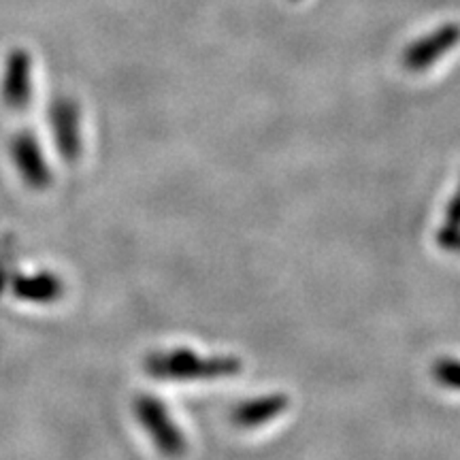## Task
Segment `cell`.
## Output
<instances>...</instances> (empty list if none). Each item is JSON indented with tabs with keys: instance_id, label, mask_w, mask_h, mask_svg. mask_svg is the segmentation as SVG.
Returning <instances> with one entry per match:
<instances>
[{
	"instance_id": "cell-1",
	"label": "cell",
	"mask_w": 460,
	"mask_h": 460,
	"mask_svg": "<svg viewBox=\"0 0 460 460\" xmlns=\"http://www.w3.org/2000/svg\"><path fill=\"white\" fill-rule=\"evenodd\" d=\"M243 365L234 356H200L192 349L177 348L154 352L146 358V371L164 382H209L233 377Z\"/></svg>"
},
{
	"instance_id": "cell-2",
	"label": "cell",
	"mask_w": 460,
	"mask_h": 460,
	"mask_svg": "<svg viewBox=\"0 0 460 460\" xmlns=\"http://www.w3.org/2000/svg\"><path fill=\"white\" fill-rule=\"evenodd\" d=\"M132 407H135V416L139 420L143 430L149 435V439H152V444L156 446L160 454L175 458L186 452L183 433L175 424V420L171 418L163 401H158L156 396L141 394L137 396Z\"/></svg>"
},
{
	"instance_id": "cell-3",
	"label": "cell",
	"mask_w": 460,
	"mask_h": 460,
	"mask_svg": "<svg viewBox=\"0 0 460 460\" xmlns=\"http://www.w3.org/2000/svg\"><path fill=\"white\" fill-rule=\"evenodd\" d=\"M49 128L65 163H75L82 156V113L77 101L71 96H56L49 105Z\"/></svg>"
},
{
	"instance_id": "cell-4",
	"label": "cell",
	"mask_w": 460,
	"mask_h": 460,
	"mask_svg": "<svg viewBox=\"0 0 460 460\" xmlns=\"http://www.w3.org/2000/svg\"><path fill=\"white\" fill-rule=\"evenodd\" d=\"M0 99L11 111H24L32 99V58L24 48L9 51L4 60Z\"/></svg>"
},
{
	"instance_id": "cell-5",
	"label": "cell",
	"mask_w": 460,
	"mask_h": 460,
	"mask_svg": "<svg viewBox=\"0 0 460 460\" xmlns=\"http://www.w3.org/2000/svg\"><path fill=\"white\" fill-rule=\"evenodd\" d=\"M11 160L26 186L32 190H45L51 183V171L45 160L43 147L31 130H22L11 139Z\"/></svg>"
},
{
	"instance_id": "cell-6",
	"label": "cell",
	"mask_w": 460,
	"mask_h": 460,
	"mask_svg": "<svg viewBox=\"0 0 460 460\" xmlns=\"http://www.w3.org/2000/svg\"><path fill=\"white\" fill-rule=\"evenodd\" d=\"M460 43V26L456 24H446L437 28L435 32H430L429 37H422L402 54V66L407 71L420 73L427 71L429 66H433L437 60H441L446 54H450V49L456 48Z\"/></svg>"
},
{
	"instance_id": "cell-7",
	"label": "cell",
	"mask_w": 460,
	"mask_h": 460,
	"mask_svg": "<svg viewBox=\"0 0 460 460\" xmlns=\"http://www.w3.org/2000/svg\"><path fill=\"white\" fill-rule=\"evenodd\" d=\"M13 295L26 303H56L65 295V281L51 271L20 275L13 279Z\"/></svg>"
},
{
	"instance_id": "cell-8",
	"label": "cell",
	"mask_w": 460,
	"mask_h": 460,
	"mask_svg": "<svg viewBox=\"0 0 460 460\" xmlns=\"http://www.w3.org/2000/svg\"><path fill=\"white\" fill-rule=\"evenodd\" d=\"M288 402L290 401L286 394H267L261 399H252L233 411V422L241 429H261L262 424L281 416Z\"/></svg>"
},
{
	"instance_id": "cell-9",
	"label": "cell",
	"mask_w": 460,
	"mask_h": 460,
	"mask_svg": "<svg viewBox=\"0 0 460 460\" xmlns=\"http://www.w3.org/2000/svg\"><path fill=\"white\" fill-rule=\"evenodd\" d=\"M433 376L437 379V384H441V386L450 390H460V360H437L433 367Z\"/></svg>"
},
{
	"instance_id": "cell-10",
	"label": "cell",
	"mask_w": 460,
	"mask_h": 460,
	"mask_svg": "<svg viewBox=\"0 0 460 460\" xmlns=\"http://www.w3.org/2000/svg\"><path fill=\"white\" fill-rule=\"evenodd\" d=\"M439 245L450 252H460V228L447 226L439 233Z\"/></svg>"
},
{
	"instance_id": "cell-11",
	"label": "cell",
	"mask_w": 460,
	"mask_h": 460,
	"mask_svg": "<svg viewBox=\"0 0 460 460\" xmlns=\"http://www.w3.org/2000/svg\"><path fill=\"white\" fill-rule=\"evenodd\" d=\"M446 220H447V226H454V228H460V188L456 192V197L452 199L450 207H447V214H446Z\"/></svg>"
}]
</instances>
